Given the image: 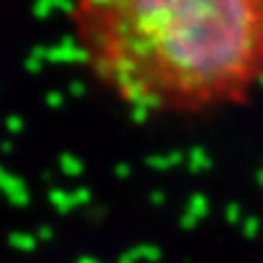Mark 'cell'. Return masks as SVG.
<instances>
[{
  "label": "cell",
  "instance_id": "cell-1",
  "mask_svg": "<svg viewBox=\"0 0 263 263\" xmlns=\"http://www.w3.org/2000/svg\"><path fill=\"white\" fill-rule=\"evenodd\" d=\"M88 75L141 114L202 117L263 86V0H72Z\"/></svg>",
  "mask_w": 263,
  "mask_h": 263
}]
</instances>
